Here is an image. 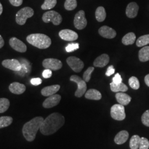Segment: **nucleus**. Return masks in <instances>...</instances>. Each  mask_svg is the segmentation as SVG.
Here are the masks:
<instances>
[{"label":"nucleus","mask_w":149,"mask_h":149,"mask_svg":"<svg viewBox=\"0 0 149 149\" xmlns=\"http://www.w3.org/2000/svg\"><path fill=\"white\" fill-rule=\"evenodd\" d=\"M116 98L119 104L124 106L128 105L132 100L130 96L123 92H117L116 95Z\"/></svg>","instance_id":"20"},{"label":"nucleus","mask_w":149,"mask_h":149,"mask_svg":"<svg viewBox=\"0 0 149 149\" xmlns=\"http://www.w3.org/2000/svg\"><path fill=\"white\" fill-rule=\"evenodd\" d=\"M65 49H66V51L68 53L73 52L74 50H76L79 49V43L69 44Z\"/></svg>","instance_id":"36"},{"label":"nucleus","mask_w":149,"mask_h":149,"mask_svg":"<svg viewBox=\"0 0 149 149\" xmlns=\"http://www.w3.org/2000/svg\"><path fill=\"white\" fill-rule=\"evenodd\" d=\"M111 90L113 92H126L128 90V87L126 85L121 82L119 84H115L113 82L110 84Z\"/></svg>","instance_id":"24"},{"label":"nucleus","mask_w":149,"mask_h":149,"mask_svg":"<svg viewBox=\"0 0 149 149\" xmlns=\"http://www.w3.org/2000/svg\"><path fill=\"white\" fill-rule=\"evenodd\" d=\"M149 141L148 139L142 137L140 138V141L139 144V149H149Z\"/></svg>","instance_id":"35"},{"label":"nucleus","mask_w":149,"mask_h":149,"mask_svg":"<svg viewBox=\"0 0 149 149\" xmlns=\"http://www.w3.org/2000/svg\"><path fill=\"white\" fill-rule=\"evenodd\" d=\"M114 72H115V69H114L113 66L111 65L107 68L106 74L107 76H111L112 74H114Z\"/></svg>","instance_id":"41"},{"label":"nucleus","mask_w":149,"mask_h":149,"mask_svg":"<svg viewBox=\"0 0 149 149\" xmlns=\"http://www.w3.org/2000/svg\"><path fill=\"white\" fill-rule=\"evenodd\" d=\"M59 37L62 39L68 42L74 41L79 38V36L76 32L70 29H63L60 31Z\"/></svg>","instance_id":"13"},{"label":"nucleus","mask_w":149,"mask_h":149,"mask_svg":"<svg viewBox=\"0 0 149 149\" xmlns=\"http://www.w3.org/2000/svg\"><path fill=\"white\" fill-rule=\"evenodd\" d=\"M43 66L46 69L56 71L61 69L63 64L58 59L48 58L43 60Z\"/></svg>","instance_id":"10"},{"label":"nucleus","mask_w":149,"mask_h":149,"mask_svg":"<svg viewBox=\"0 0 149 149\" xmlns=\"http://www.w3.org/2000/svg\"><path fill=\"white\" fill-rule=\"evenodd\" d=\"M128 138L129 133L126 130H122L116 135L114 138V142L118 145H121L125 143L128 140Z\"/></svg>","instance_id":"21"},{"label":"nucleus","mask_w":149,"mask_h":149,"mask_svg":"<svg viewBox=\"0 0 149 149\" xmlns=\"http://www.w3.org/2000/svg\"><path fill=\"white\" fill-rule=\"evenodd\" d=\"M66 62L70 68L76 72H80L84 67V62L75 56H70L66 60Z\"/></svg>","instance_id":"9"},{"label":"nucleus","mask_w":149,"mask_h":149,"mask_svg":"<svg viewBox=\"0 0 149 149\" xmlns=\"http://www.w3.org/2000/svg\"><path fill=\"white\" fill-rule=\"evenodd\" d=\"M139 59L141 62H146L149 60V46L144 47L139 52Z\"/></svg>","instance_id":"23"},{"label":"nucleus","mask_w":149,"mask_h":149,"mask_svg":"<svg viewBox=\"0 0 149 149\" xmlns=\"http://www.w3.org/2000/svg\"><path fill=\"white\" fill-rule=\"evenodd\" d=\"M61 99V97L59 95H54L49 96L44 101L43 106L45 108H50L57 106Z\"/></svg>","instance_id":"14"},{"label":"nucleus","mask_w":149,"mask_h":149,"mask_svg":"<svg viewBox=\"0 0 149 149\" xmlns=\"http://www.w3.org/2000/svg\"><path fill=\"white\" fill-rule=\"evenodd\" d=\"M74 23L75 28L79 30L83 29L86 27L87 21L86 18L84 11L81 10L75 15Z\"/></svg>","instance_id":"8"},{"label":"nucleus","mask_w":149,"mask_h":149,"mask_svg":"<svg viewBox=\"0 0 149 149\" xmlns=\"http://www.w3.org/2000/svg\"><path fill=\"white\" fill-rule=\"evenodd\" d=\"M95 16L97 21L100 22L104 21L106 18V12L104 8L102 6L98 7L96 9Z\"/></svg>","instance_id":"26"},{"label":"nucleus","mask_w":149,"mask_h":149,"mask_svg":"<svg viewBox=\"0 0 149 149\" xmlns=\"http://www.w3.org/2000/svg\"><path fill=\"white\" fill-rule=\"evenodd\" d=\"M9 43L11 47L18 52L25 53L27 51L26 45L17 38H11L10 39Z\"/></svg>","instance_id":"11"},{"label":"nucleus","mask_w":149,"mask_h":149,"mask_svg":"<svg viewBox=\"0 0 149 149\" xmlns=\"http://www.w3.org/2000/svg\"><path fill=\"white\" fill-rule=\"evenodd\" d=\"M139 6L135 2L128 4L126 8V15L130 18H134L138 15Z\"/></svg>","instance_id":"16"},{"label":"nucleus","mask_w":149,"mask_h":149,"mask_svg":"<svg viewBox=\"0 0 149 149\" xmlns=\"http://www.w3.org/2000/svg\"><path fill=\"white\" fill-rule=\"evenodd\" d=\"M42 19L45 23L52 22L54 25L58 26L62 22L63 18L58 12L55 11H50L43 14Z\"/></svg>","instance_id":"6"},{"label":"nucleus","mask_w":149,"mask_h":149,"mask_svg":"<svg viewBox=\"0 0 149 149\" xmlns=\"http://www.w3.org/2000/svg\"><path fill=\"white\" fill-rule=\"evenodd\" d=\"M99 34L102 37L107 39H113L116 37L117 33L111 27L104 26L101 27L98 30Z\"/></svg>","instance_id":"15"},{"label":"nucleus","mask_w":149,"mask_h":149,"mask_svg":"<svg viewBox=\"0 0 149 149\" xmlns=\"http://www.w3.org/2000/svg\"><path fill=\"white\" fill-rule=\"evenodd\" d=\"M149 44V34L144 35L139 38L136 44L138 47H142Z\"/></svg>","instance_id":"28"},{"label":"nucleus","mask_w":149,"mask_h":149,"mask_svg":"<svg viewBox=\"0 0 149 149\" xmlns=\"http://www.w3.org/2000/svg\"><path fill=\"white\" fill-rule=\"evenodd\" d=\"M4 44H5L4 40H3L2 37L0 35V49L2 48L4 46Z\"/></svg>","instance_id":"43"},{"label":"nucleus","mask_w":149,"mask_h":149,"mask_svg":"<svg viewBox=\"0 0 149 149\" xmlns=\"http://www.w3.org/2000/svg\"><path fill=\"white\" fill-rule=\"evenodd\" d=\"M12 5L16 7H18L22 5L23 3V0H9Z\"/></svg>","instance_id":"42"},{"label":"nucleus","mask_w":149,"mask_h":149,"mask_svg":"<svg viewBox=\"0 0 149 149\" xmlns=\"http://www.w3.org/2000/svg\"><path fill=\"white\" fill-rule=\"evenodd\" d=\"M31 83L33 85H39L42 83V80L40 78H33L31 80Z\"/></svg>","instance_id":"40"},{"label":"nucleus","mask_w":149,"mask_h":149,"mask_svg":"<svg viewBox=\"0 0 149 149\" xmlns=\"http://www.w3.org/2000/svg\"><path fill=\"white\" fill-rule=\"evenodd\" d=\"M9 90L13 94L21 95L26 90V86L19 82H13L9 86Z\"/></svg>","instance_id":"17"},{"label":"nucleus","mask_w":149,"mask_h":149,"mask_svg":"<svg viewBox=\"0 0 149 149\" xmlns=\"http://www.w3.org/2000/svg\"><path fill=\"white\" fill-rule=\"evenodd\" d=\"M70 80L77 85V89L75 92L74 95L79 98L81 97L85 93L87 90V85L85 81L77 75H72L70 77Z\"/></svg>","instance_id":"5"},{"label":"nucleus","mask_w":149,"mask_h":149,"mask_svg":"<svg viewBox=\"0 0 149 149\" xmlns=\"http://www.w3.org/2000/svg\"><path fill=\"white\" fill-rule=\"evenodd\" d=\"M94 70H95V68L93 67H90L86 70V71H85L84 74H83V80H84L86 82L90 81L91 77V74L93 72V71H94Z\"/></svg>","instance_id":"34"},{"label":"nucleus","mask_w":149,"mask_h":149,"mask_svg":"<svg viewBox=\"0 0 149 149\" xmlns=\"http://www.w3.org/2000/svg\"><path fill=\"white\" fill-rule=\"evenodd\" d=\"M129 85L134 90H138L140 87V83L139 80L135 76H132L129 79Z\"/></svg>","instance_id":"33"},{"label":"nucleus","mask_w":149,"mask_h":149,"mask_svg":"<svg viewBox=\"0 0 149 149\" xmlns=\"http://www.w3.org/2000/svg\"><path fill=\"white\" fill-rule=\"evenodd\" d=\"M34 10L29 7H26L22 8L16 14V23L21 26L24 25L27 21V19L32 17L34 15Z\"/></svg>","instance_id":"4"},{"label":"nucleus","mask_w":149,"mask_h":149,"mask_svg":"<svg viewBox=\"0 0 149 149\" xmlns=\"http://www.w3.org/2000/svg\"><path fill=\"white\" fill-rule=\"evenodd\" d=\"M2 65L6 68L16 72H18L21 69V64L17 59L4 60L2 63Z\"/></svg>","instance_id":"12"},{"label":"nucleus","mask_w":149,"mask_h":149,"mask_svg":"<svg viewBox=\"0 0 149 149\" xmlns=\"http://www.w3.org/2000/svg\"><path fill=\"white\" fill-rule=\"evenodd\" d=\"M141 122L144 125L149 127V110L145 111L142 115Z\"/></svg>","instance_id":"37"},{"label":"nucleus","mask_w":149,"mask_h":149,"mask_svg":"<svg viewBox=\"0 0 149 149\" xmlns=\"http://www.w3.org/2000/svg\"><path fill=\"white\" fill-rule=\"evenodd\" d=\"M140 137L138 135H133L130 140L129 146L131 149H138L140 141Z\"/></svg>","instance_id":"27"},{"label":"nucleus","mask_w":149,"mask_h":149,"mask_svg":"<svg viewBox=\"0 0 149 149\" xmlns=\"http://www.w3.org/2000/svg\"><path fill=\"white\" fill-rule=\"evenodd\" d=\"M111 115L113 119L116 120H123L125 117L124 106L120 104H116L111 107Z\"/></svg>","instance_id":"7"},{"label":"nucleus","mask_w":149,"mask_h":149,"mask_svg":"<svg viewBox=\"0 0 149 149\" xmlns=\"http://www.w3.org/2000/svg\"><path fill=\"white\" fill-rule=\"evenodd\" d=\"M60 88V86L59 85L47 86L41 91V93L43 96L49 97L55 95L57 92L59 91Z\"/></svg>","instance_id":"19"},{"label":"nucleus","mask_w":149,"mask_h":149,"mask_svg":"<svg viewBox=\"0 0 149 149\" xmlns=\"http://www.w3.org/2000/svg\"><path fill=\"white\" fill-rule=\"evenodd\" d=\"M65 118L59 113H54L44 119L40 131L44 135H49L56 132L64 125Z\"/></svg>","instance_id":"1"},{"label":"nucleus","mask_w":149,"mask_h":149,"mask_svg":"<svg viewBox=\"0 0 149 149\" xmlns=\"http://www.w3.org/2000/svg\"><path fill=\"white\" fill-rule=\"evenodd\" d=\"M13 122V118L11 117L3 116L0 117V128H5L10 125Z\"/></svg>","instance_id":"30"},{"label":"nucleus","mask_w":149,"mask_h":149,"mask_svg":"<svg viewBox=\"0 0 149 149\" xmlns=\"http://www.w3.org/2000/svg\"><path fill=\"white\" fill-rule=\"evenodd\" d=\"M10 105V102L8 99L5 98H0V113L5 112L9 108Z\"/></svg>","instance_id":"29"},{"label":"nucleus","mask_w":149,"mask_h":149,"mask_svg":"<svg viewBox=\"0 0 149 149\" xmlns=\"http://www.w3.org/2000/svg\"><path fill=\"white\" fill-rule=\"evenodd\" d=\"M109 62V56L106 54H102L97 57L93 62V65L95 67L103 68L106 66Z\"/></svg>","instance_id":"18"},{"label":"nucleus","mask_w":149,"mask_h":149,"mask_svg":"<svg viewBox=\"0 0 149 149\" xmlns=\"http://www.w3.org/2000/svg\"><path fill=\"white\" fill-rule=\"evenodd\" d=\"M145 82L146 85L149 87V74H147L145 77Z\"/></svg>","instance_id":"44"},{"label":"nucleus","mask_w":149,"mask_h":149,"mask_svg":"<svg viewBox=\"0 0 149 149\" xmlns=\"http://www.w3.org/2000/svg\"><path fill=\"white\" fill-rule=\"evenodd\" d=\"M112 80H113V82L115 84H119L122 82V79L121 77V76L118 73L115 74Z\"/></svg>","instance_id":"38"},{"label":"nucleus","mask_w":149,"mask_h":149,"mask_svg":"<svg viewBox=\"0 0 149 149\" xmlns=\"http://www.w3.org/2000/svg\"><path fill=\"white\" fill-rule=\"evenodd\" d=\"M76 0H66L65 2L64 7L68 11H72L77 7Z\"/></svg>","instance_id":"32"},{"label":"nucleus","mask_w":149,"mask_h":149,"mask_svg":"<svg viewBox=\"0 0 149 149\" xmlns=\"http://www.w3.org/2000/svg\"><path fill=\"white\" fill-rule=\"evenodd\" d=\"M26 39L33 46L40 49L48 48L52 44L51 39L44 34H32L27 36Z\"/></svg>","instance_id":"3"},{"label":"nucleus","mask_w":149,"mask_h":149,"mask_svg":"<svg viewBox=\"0 0 149 149\" xmlns=\"http://www.w3.org/2000/svg\"><path fill=\"white\" fill-rule=\"evenodd\" d=\"M136 39V36L133 33H128L122 38V43L125 45L133 44Z\"/></svg>","instance_id":"25"},{"label":"nucleus","mask_w":149,"mask_h":149,"mask_svg":"<svg viewBox=\"0 0 149 149\" xmlns=\"http://www.w3.org/2000/svg\"><path fill=\"white\" fill-rule=\"evenodd\" d=\"M43 121V117H37L33 118L24 125L22 129V133L26 140L29 142L34 140L38 131L40 129Z\"/></svg>","instance_id":"2"},{"label":"nucleus","mask_w":149,"mask_h":149,"mask_svg":"<svg viewBox=\"0 0 149 149\" xmlns=\"http://www.w3.org/2000/svg\"><path fill=\"white\" fill-rule=\"evenodd\" d=\"M86 98L92 100H100L102 98L101 92L95 89H90L85 93Z\"/></svg>","instance_id":"22"},{"label":"nucleus","mask_w":149,"mask_h":149,"mask_svg":"<svg viewBox=\"0 0 149 149\" xmlns=\"http://www.w3.org/2000/svg\"><path fill=\"white\" fill-rule=\"evenodd\" d=\"M57 0H45L44 2L41 6L42 9L43 10H47L53 8L56 6Z\"/></svg>","instance_id":"31"},{"label":"nucleus","mask_w":149,"mask_h":149,"mask_svg":"<svg viewBox=\"0 0 149 149\" xmlns=\"http://www.w3.org/2000/svg\"><path fill=\"white\" fill-rule=\"evenodd\" d=\"M2 12H3V6L2 5L1 3L0 2V16L2 13Z\"/></svg>","instance_id":"45"},{"label":"nucleus","mask_w":149,"mask_h":149,"mask_svg":"<svg viewBox=\"0 0 149 149\" xmlns=\"http://www.w3.org/2000/svg\"><path fill=\"white\" fill-rule=\"evenodd\" d=\"M43 77L45 79H49L52 77V71L51 70L45 69L44 70L43 72Z\"/></svg>","instance_id":"39"}]
</instances>
